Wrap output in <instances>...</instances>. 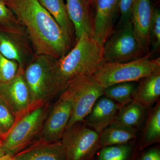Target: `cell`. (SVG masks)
Wrapping results in <instances>:
<instances>
[{
    "label": "cell",
    "instance_id": "6da1fadb",
    "mask_svg": "<svg viewBox=\"0 0 160 160\" xmlns=\"http://www.w3.org/2000/svg\"><path fill=\"white\" fill-rule=\"evenodd\" d=\"M26 29L35 55L58 59L70 50L72 40L38 0H6Z\"/></svg>",
    "mask_w": 160,
    "mask_h": 160
},
{
    "label": "cell",
    "instance_id": "7a4b0ae2",
    "mask_svg": "<svg viewBox=\"0 0 160 160\" xmlns=\"http://www.w3.org/2000/svg\"><path fill=\"white\" fill-rule=\"evenodd\" d=\"M103 62V46L83 34L62 57L54 60L52 69L54 95L62 92L78 80L92 76Z\"/></svg>",
    "mask_w": 160,
    "mask_h": 160
},
{
    "label": "cell",
    "instance_id": "3957f363",
    "mask_svg": "<svg viewBox=\"0 0 160 160\" xmlns=\"http://www.w3.org/2000/svg\"><path fill=\"white\" fill-rule=\"evenodd\" d=\"M160 72V58L148 54L126 62H103L92 77L103 89L115 84L135 82Z\"/></svg>",
    "mask_w": 160,
    "mask_h": 160
},
{
    "label": "cell",
    "instance_id": "277c9868",
    "mask_svg": "<svg viewBox=\"0 0 160 160\" xmlns=\"http://www.w3.org/2000/svg\"><path fill=\"white\" fill-rule=\"evenodd\" d=\"M48 113V106L45 103L32 108L18 118L3 138L2 154L13 156L36 142L34 139L41 132Z\"/></svg>",
    "mask_w": 160,
    "mask_h": 160
},
{
    "label": "cell",
    "instance_id": "5b68a950",
    "mask_svg": "<svg viewBox=\"0 0 160 160\" xmlns=\"http://www.w3.org/2000/svg\"><path fill=\"white\" fill-rule=\"evenodd\" d=\"M54 59L44 55H35L23 69L32 108L47 103L53 96Z\"/></svg>",
    "mask_w": 160,
    "mask_h": 160
},
{
    "label": "cell",
    "instance_id": "8992f818",
    "mask_svg": "<svg viewBox=\"0 0 160 160\" xmlns=\"http://www.w3.org/2000/svg\"><path fill=\"white\" fill-rule=\"evenodd\" d=\"M82 122L66 129L61 139L67 160H93L102 147L100 134Z\"/></svg>",
    "mask_w": 160,
    "mask_h": 160
},
{
    "label": "cell",
    "instance_id": "52a82bcc",
    "mask_svg": "<svg viewBox=\"0 0 160 160\" xmlns=\"http://www.w3.org/2000/svg\"><path fill=\"white\" fill-rule=\"evenodd\" d=\"M112 32L103 46V62H126L143 57L131 21Z\"/></svg>",
    "mask_w": 160,
    "mask_h": 160
},
{
    "label": "cell",
    "instance_id": "ba28073f",
    "mask_svg": "<svg viewBox=\"0 0 160 160\" xmlns=\"http://www.w3.org/2000/svg\"><path fill=\"white\" fill-rule=\"evenodd\" d=\"M66 89L70 92L73 103L67 129L84 121L98 100L104 95V89L92 76L78 80Z\"/></svg>",
    "mask_w": 160,
    "mask_h": 160
},
{
    "label": "cell",
    "instance_id": "9c48e42d",
    "mask_svg": "<svg viewBox=\"0 0 160 160\" xmlns=\"http://www.w3.org/2000/svg\"><path fill=\"white\" fill-rule=\"evenodd\" d=\"M72 99L67 89L61 96L46 117L41 130V141L55 142L61 141L72 113Z\"/></svg>",
    "mask_w": 160,
    "mask_h": 160
},
{
    "label": "cell",
    "instance_id": "30bf717a",
    "mask_svg": "<svg viewBox=\"0 0 160 160\" xmlns=\"http://www.w3.org/2000/svg\"><path fill=\"white\" fill-rule=\"evenodd\" d=\"M0 98L9 106L17 119L32 108L22 68L19 67L17 73L10 81L0 83Z\"/></svg>",
    "mask_w": 160,
    "mask_h": 160
},
{
    "label": "cell",
    "instance_id": "8fae6325",
    "mask_svg": "<svg viewBox=\"0 0 160 160\" xmlns=\"http://www.w3.org/2000/svg\"><path fill=\"white\" fill-rule=\"evenodd\" d=\"M120 0H95L92 37L103 46L112 32L119 12Z\"/></svg>",
    "mask_w": 160,
    "mask_h": 160
},
{
    "label": "cell",
    "instance_id": "7c38bea8",
    "mask_svg": "<svg viewBox=\"0 0 160 160\" xmlns=\"http://www.w3.org/2000/svg\"><path fill=\"white\" fill-rule=\"evenodd\" d=\"M27 39V36L0 30V52L8 59L17 62L23 69L34 54Z\"/></svg>",
    "mask_w": 160,
    "mask_h": 160
},
{
    "label": "cell",
    "instance_id": "4fadbf2b",
    "mask_svg": "<svg viewBox=\"0 0 160 160\" xmlns=\"http://www.w3.org/2000/svg\"><path fill=\"white\" fill-rule=\"evenodd\" d=\"M153 9L150 0H138L132 15L135 37L144 54L148 53L149 50Z\"/></svg>",
    "mask_w": 160,
    "mask_h": 160
},
{
    "label": "cell",
    "instance_id": "5bb4252c",
    "mask_svg": "<svg viewBox=\"0 0 160 160\" xmlns=\"http://www.w3.org/2000/svg\"><path fill=\"white\" fill-rule=\"evenodd\" d=\"M67 12L74 29L76 41L83 34L93 36V18L89 0H66Z\"/></svg>",
    "mask_w": 160,
    "mask_h": 160
},
{
    "label": "cell",
    "instance_id": "9a60e30c",
    "mask_svg": "<svg viewBox=\"0 0 160 160\" xmlns=\"http://www.w3.org/2000/svg\"><path fill=\"white\" fill-rule=\"evenodd\" d=\"M121 107L114 101L103 95L97 101L84 122L100 134L113 122Z\"/></svg>",
    "mask_w": 160,
    "mask_h": 160
},
{
    "label": "cell",
    "instance_id": "2e32d148",
    "mask_svg": "<svg viewBox=\"0 0 160 160\" xmlns=\"http://www.w3.org/2000/svg\"><path fill=\"white\" fill-rule=\"evenodd\" d=\"M14 160H67L61 141L46 142L39 141L13 156Z\"/></svg>",
    "mask_w": 160,
    "mask_h": 160
},
{
    "label": "cell",
    "instance_id": "e0dca14e",
    "mask_svg": "<svg viewBox=\"0 0 160 160\" xmlns=\"http://www.w3.org/2000/svg\"><path fill=\"white\" fill-rule=\"evenodd\" d=\"M146 109L145 106L133 100L120 108L112 124L137 131V128L142 125L145 119Z\"/></svg>",
    "mask_w": 160,
    "mask_h": 160
},
{
    "label": "cell",
    "instance_id": "ac0fdd59",
    "mask_svg": "<svg viewBox=\"0 0 160 160\" xmlns=\"http://www.w3.org/2000/svg\"><path fill=\"white\" fill-rule=\"evenodd\" d=\"M133 100L145 107L154 104L160 96V72L140 80Z\"/></svg>",
    "mask_w": 160,
    "mask_h": 160
},
{
    "label": "cell",
    "instance_id": "d6986e66",
    "mask_svg": "<svg viewBox=\"0 0 160 160\" xmlns=\"http://www.w3.org/2000/svg\"><path fill=\"white\" fill-rule=\"evenodd\" d=\"M38 1L72 41L74 33V29L69 19L64 0Z\"/></svg>",
    "mask_w": 160,
    "mask_h": 160
},
{
    "label": "cell",
    "instance_id": "ffe728a7",
    "mask_svg": "<svg viewBox=\"0 0 160 160\" xmlns=\"http://www.w3.org/2000/svg\"><path fill=\"white\" fill-rule=\"evenodd\" d=\"M137 132L111 124L100 133L101 147L128 143L136 138Z\"/></svg>",
    "mask_w": 160,
    "mask_h": 160
},
{
    "label": "cell",
    "instance_id": "44dd1931",
    "mask_svg": "<svg viewBox=\"0 0 160 160\" xmlns=\"http://www.w3.org/2000/svg\"><path fill=\"white\" fill-rule=\"evenodd\" d=\"M160 141V104L159 102L149 114L139 151L152 144L159 143Z\"/></svg>",
    "mask_w": 160,
    "mask_h": 160
},
{
    "label": "cell",
    "instance_id": "7402d4cb",
    "mask_svg": "<svg viewBox=\"0 0 160 160\" xmlns=\"http://www.w3.org/2000/svg\"><path fill=\"white\" fill-rule=\"evenodd\" d=\"M138 85L135 82L115 84L104 89V95L113 100L121 107L133 100Z\"/></svg>",
    "mask_w": 160,
    "mask_h": 160
},
{
    "label": "cell",
    "instance_id": "603a6c76",
    "mask_svg": "<svg viewBox=\"0 0 160 160\" xmlns=\"http://www.w3.org/2000/svg\"><path fill=\"white\" fill-rule=\"evenodd\" d=\"M0 30L28 36L25 27L7 6L6 0H0Z\"/></svg>",
    "mask_w": 160,
    "mask_h": 160
},
{
    "label": "cell",
    "instance_id": "cb8c5ba5",
    "mask_svg": "<svg viewBox=\"0 0 160 160\" xmlns=\"http://www.w3.org/2000/svg\"><path fill=\"white\" fill-rule=\"evenodd\" d=\"M129 143L102 147L93 160H131L133 153Z\"/></svg>",
    "mask_w": 160,
    "mask_h": 160
},
{
    "label": "cell",
    "instance_id": "d4e9b609",
    "mask_svg": "<svg viewBox=\"0 0 160 160\" xmlns=\"http://www.w3.org/2000/svg\"><path fill=\"white\" fill-rule=\"evenodd\" d=\"M17 120L11 109L0 98V132L4 137L13 127Z\"/></svg>",
    "mask_w": 160,
    "mask_h": 160
},
{
    "label": "cell",
    "instance_id": "484cf974",
    "mask_svg": "<svg viewBox=\"0 0 160 160\" xmlns=\"http://www.w3.org/2000/svg\"><path fill=\"white\" fill-rule=\"evenodd\" d=\"M19 66L14 61L8 59L0 52V83L9 82L15 76Z\"/></svg>",
    "mask_w": 160,
    "mask_h": 160
},
{
    "label": "cell",
    "instance_id": "4316f807",
    "mask_svg": "<svg viewBox=\"0 0 160 160\" xmlns=\"http://www.w3.org/2000/svg\"><path fill=\"white\" fill-rule=\"evenodd\" d=\"M150 42L154 49L160 45V11L158 9H153L150 26Z\"/></svg>",
    "mask_w": 160,
    "mask_h": 160
},
{
    "label": "cell",
    "instance_id": "83f0119b",
    "mask_svg": "<svg viewBox=\"0 0 160 160\" xmlns=\"http://www.w3.org/2000/svg\"><path fill=\"white\" fill-rule=\"evenodd\" d=\"M138 0H120V26L131 21L132 15Z\"/></svg>",
    "mask_w": 160,
    "mask_h": 160
},
{
    "label": "cell",
    "instance_id": "f1b7e54d",
    "mask_svg": "<svg viewBox=\"0 0 160 160\" xmlns=\"http://www.w3.org/2000/svg\"><path fill=\"white\" fill-rule=\"evenodd\" d=\"M139 160H160V149L153 147L145 152Z\"/></svg>",
    "mask_w": 160,
    "mask_h": 160
},
{
    "label": "cell",
    "instance_id": "f546056e",
    "mask_svg": "<svg viewBox=\"0 0 160 160\" xmlns=\"http://www.w3.org/2000/svg\"><path fill=\"white\" fill-rule=\"evenodd\" d=\"M0 160H14L13 156L9 155H4L0 158Z\"/></svg>",
    "mask_w": 160,
    "mask_h": 160
},
{
    "label": "cell",
    "instance_id": "4dcf8cb0",
    "mask_svg": "<svg viewBox=\"0 0 160 160\" xmlns=\"http://www.w3.org/2000/svg\"><path fill=\"white\" fill-rule=\"evenodd\" d=\"M4 138V135L2 134L1 132H0V158L3 155L2 154V152H1V144H2V142L3 138Z\"/></svg>",
    "mask_w": 160,
    "mask_h": 160
},
{
    "label": "cell",
    "instance_id": "1f68e13d",
    "mask_svg": "<svg viewBox=\"0 0 160 160\" xmlns=\"http://www.w3.org/2000/svg\"><path fill=\"white\" fill-rule=\"evenodd\" d=\"M89 2H91V4H92V5H94L95 1V0H89Z\"/></svg>",
    "mask_w": 160,
    "mask_h": 160
}]
</instances>
